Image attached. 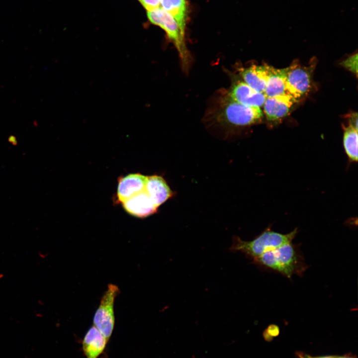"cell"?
<instances>
[{
    "instance_id": "7c38bea8",
    "label": "cell",
    "mask_w": 358,
    "mask_h": 358,
    "mask_svg": "<svg viewBox=\"0 0 358 358\" xmlns=\"http://www.w3.org/2000/svg\"><path fill=\"white\" fill-rule=\"evenodd\" d=\"M268 65H256L242 69L240 71L243 81L258 92L264 93L268 75Z\"/></svg>"
},
{
    "instance_id": "ba28073f",
    "label": "cell",
    "mask_w": 358,
    "mask_h": 358,
    "mask_svg": "<svg viewBox=\"0 0 358 358\" xmlns=\"http://www.w3.org/2000/svg\"><path fill=\"white\" fill-rule=\"evenodd\" d=\"M229 97L241 104L259 108L263 106L266 98L264 93L257 91L244 81H238L233 85Z\"/></svg>"
},
{
    "instance_id": "5bb4252c",
    "label": "cell",
    "mask_w": 358,
    "mask_h": 358,
    "mask_svg": "<svg viewBox=\"0 0 358 358\" xmlns=\"http://www.w3.org/2000/svg\"><path fill=\"white\" fill-rule=\"evenodd\" d=\"M268 75L264 94L267 97L285 94V80L288 67L276 69L268 66Z\"/></svg>"
},
{
    "instance_id": "ffe728a7",
    "label": "cell",
    "mask_w": 358,
    "mask_h": 358,
    "mask_svg": "<svg viewBox=\"0 0 358 358\" xmlns=\"http://www.w3.org/2000/svg\"><path fill=\"white\" fill-rule=\"evenodd\" d=\"M299 358H337L336 356H325L320 357H312L302 352H298L297 354Z\"/></svg>"
},
{
    "instance_id": "e0dca14e",
    "label": "cell",
    "mask_w": 358,
    "mask_h": 358,
    "mask_svg": "<svg viewBox=\"0 0 358 358\" xmlns=\"http://www.w3.org/2000/svg\"><path fill=\"white\" fill-rule=\"evenodd\" d=\"M341 65L357 76L358 55L356 54L343 61Z\"/></svg>"
},
{
    "instance_id": "5b68a950",
    "label": "cell",
    "mask_w": 358,
    "mask_h": 358,
    "mask_svg": "<svg viewBox=\"0 0 358 358\" xmlns=\"http://www.w3.org/2000/svg\"><path fill=\"white\" fill-rule=\"evenodd\" d=\"M222 120L235 126H245L260 122L263 118L261 108L247 106L229 97L220 115Z\"/></svg>"
},
{
    "instance_id": "7a4b0ae2",
    "label": "cell",
    "mask_w": 358,
    "mask_h": 358,
    "mask_svg": "<svg viewBox=\"0 0 358 358\" xmlns=\"http://www.w3.org/2000/svg\"><path fill=\"white\" fill-rule=\"evenodd\" d=\"M297 232V228L287 234L280 233L268 228L250 241L234 236L230 250L234 252H241L254 260L268 251L291 242Z\"/></svg>"
},
{
    "instance_id": "9c48e42d",
    "label": "cell",
    "mask_w": 358,
    "mask_h": 358,
    "mask_svg": "<svg viewBox=\"0 0 358 358\" xmlns=\"http://www.w3.org/2000/svg\"><path fill=\"white\" fill-rule=\"evenodd\" d=\"M122 203L128 214L141 218L154 214L158 208L153 202L146 190L133 195Z\"/></svg>"
},
{
    "instance_id": "2e32d148",
    "label": "cell",
    "mask_w": 358,
    "mask_h": 358,
    "mask_svg": "<svg viewBox=\"0 0 358 358\" xmlns=\"http://www.w3.org/2000/svg\"><path fill=\"white\" fill-rule=\"evenodd\" d=\"M358 128L349 124L345 128L343 136V145L349 158L358 161Z\"/></svg>"
},
{
    "instance_id": "cb8c5ba5",
    "label": "cell",
    "mask_w": 358,
    "mask_h": 358,
    "mask_svg": "<svg viewBox=\"0 0 358 358\" xmlns=\"http://www.w3.org/2000/svg\"><path fill=\"white\" fill-rule=\"evenodd\" d=\"M3 277V274H2V273H0V279H1V278H2Z\"/></svg>"
},
{
    "instance_id": "44dd1931",
    "label": "cell",
    "mask_w": 358,
    "mask_h": 358,
    "mask_svg": "<svg viewBox=\"0 0 358 358\" xmlns=\"http://www.w3.org/2000/svg\"><path fill=\"white\" fill-rule=\"evenodd\" d=\"M349 124L358 128V114L357 112L353 113L349 116Z\"/></svg>"
},
{
    "instance_id": "7402d4cb",
    "label": "cell",
    "mask_w": 358,
    "mask_h": 358,
    "mask_svg": "<svg viewBox=\"0 0 358 358\" xmlns=\"http://www.w3.org/2000/svg\"><path fill=\"white\" fill-rule=\"evenodd\" d=\"M8 141L13 145H17V141L16 138L14 136H10L8 139Z\"/></svg>"
},
{
    "instance_id": "603a6c76",
    "label": "cell",
    "mask_w": 358,
    "mask_h": 358,
    "mask_svg": "<svg viewBox=\"0 0 358 358\" xmlns=\"http://www.w3.org/2000/svg\"><path fill=\"white\" fill-rule=\"evenodd\" d=\"M337 358H354V357H351L349 355H345L343 356H337Z\"/></svg>"
},
{
    "instance_id": "30bf717a",
    "label": "cell",
    "mask_w": 358,
    "mask_h": 358,
    "mask_svg": "<svg viewBox=\"0 0 358 358\" xmlns=\"http://www.w3.org/2000/svg\"><path fill=\"white\" fill-rule=\"evenodd\" d=\"M147 177L141 174H131L118 180L117 198L122 203L133 195L146 189Z\"/></svg>"
},
{
    "instance_id": "52a82bcc",
    "label": "cell",
    "mask_w": 358,
    "mask_h": 358,
    "mask_svg": "<svg viewBox=\"0 0 358 358\" xmlns=\"http://www.w3.org/2000/svg\"><path fill=\"white\" fill-rule=\"evenodd\" d=\"M296 101L285 94L267 97L263 105L264 112L267 120L274 122L285 117Z\"/></svg>"
},
{
    "instance_id": "8992f818",
    "label": "cell",
    "mask_w": 358,
    "mask_h": 358,
    "mask_svg": "<svg viewBox=\"0 0 358 358\" xmlns=\"http://www.w3.org/2000/svg\"><path fill=\"white\" fill-rule=\"evenodd\" d=\"M315 65L313 63L307 66H301L294 62L288 67L285 80V93L296 102L309 91Z\"/></svg>"
},
{
    "instance_id": "9a60e30c",
    "label": "cell",
    "mask_w": 358,
    "mask_h": 358,
    "mask_svg": "<svg viewBox=\"0 0 358 358\" xmlns=\"http://www.w3.org/2000/svg\"><path fill=\"white\" fill-rule=\"evenodd\" d=\"M161 7L176 20L181 30L184 33L187 17L185 0H160Z\"/></svg>"
},
{
    "instance_id": "277c9868",
    "label": "cell",
    "mask_w": 358,
    "mask_h": 358,
    "mask_svg": "<svg viewBox=\"0 0 358 358\" xmlns=\"http://www.w3.org/2000/svg\"><path fill=\"white\" fill-rule=\"evenodd\" d=\"M119 292V289L116 285L109 284L93 316V326L108 341L115 325L114 303Z\"/></svg>"
},
{
    "instance_id": "ac0fdd59",
    "label": "cell",
    "mask_w": 358,
    "mask_h": 358,
    "mask_svg": "<svg viewBox=\"0 0 358 358\" xmlns=\"http://www.w3.org/2000/svg\"><path fill=\"white\" fill-rule=\"evenodd\" d=\"M147 11L161 7L160 0H138Z\"/></svg>"
},
{
    "instance_id": "3957f363",
    "label": "cell",
    "mask_w": 358,
    "mask_h": 358,
    "mask_svg": "<svg viewBox=\"0 0 358 358\" xmlns=\"http://www.w3.org/2000/svg\"><path fill=\"white\" fill-rule=\"evenodd\" d=\"M147 17L152 23L159 26L166 32L178 51L183 65L186 66L189 56L184 42V33L174 18L161 7L147 11Z\"/></svg>"
},
{
    "instance_id": "d6986e66",
    "label": "cell",
    "mask_w": 358,
    "mask_h": 358,
    "mask_svg": "<svg viewBox=\"0 0 358 358\" xmlns=\"http://www.w3.org/2000/svg\"><path fill=\"white\" fill-rule=\"evenodd\" d=\"M279 328L275 325H269L265 331L264 334H267L269 337L276 336L279 334Z\"/></svg>"
},
{
    "instance_id": "4fadbf2b",
    "label": "cell",
    "mask_w": 358,
    "mask_h": 358,
    "mask_svg": "<svg viewBox=\"0 0 358 358\" xmlns=\"http://www.w3.org/2000/svg\"><path fill=\"white\" fill-rule=\"evenodd\" d=\"M108 341L94 326L91 327L83 341V350L86 358H97L103 352Z\"/></svg>"
},
{
    "instance_id": "6da1fadb",
    "label": "cell",
    "mask_w": 358,
    "mask_h": 358,
    "mask_svg": "<svg viewBox=\"0 0 358 358\" xmlns=\"http://www.w3.org/2000/svg\"><path fill=\"white\" fill-rule=\"evenodd\" d=\"M253 263L289 279L293 275L302 276L308 267L298 244L292 242L265 253Z\"/></svg>"
},
{
    "instance_id": "8fae6325",
    "label": "cell",
    "mask_w": 358,
    "mask_h": 358,
    "mask_svg": "<svg viewBox=\"0 0 358 358\" xmlns=\"http://www.w3.org/2000/svg\"><path fill=\"white\" fill-rule=\"evenodd\" d=\"M145 190L157 207L174 194L165 179L158 175L147 177Z\"/></svg>"
}]
</instances>
